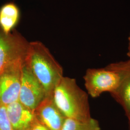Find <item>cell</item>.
Segmentation results:
<instances>
[{
	"instance_id": "obj_13",
	"label": "cell",
	"mask_w": 130,
	"mask_h": 130,
	"mask_svg": "<svg viewBox=\"0 0 130 130\" xmlns=\"http://www.w3.org/2000/svg\"><path fill=\"white\" fill-rule=\"evenodd\" d=\"M29 130H49L45 126L42 124L39 121H37L34 124V125L31 127Z\"/></svg>"
},
{
	"instance_id": "obj_3",
	"label": "cell",
	"mask_w": 130,
	"mask_h": 130,
	"mask_svg": "<svg viewBox=\"0 0 130 130\" xmlns=\"http://www.w3.org/2000/svg\"><path fill=\"white\" fill-rule=\"evenodd\" d=\"M29 43L16 29L9 33L0 30V72L14 63L25 60Z\"/></svg>"
},
{
	"instance_id": "obj_2",
	"label": "cell",
	"mask_w": 130,
	"mask_h": 130,
	"mask_svg": "<svg viewBox=\"0 0 130 130\" xmlns=\"http://www.w3.org/2000/svg\"><path fill=\"white\" fill-rule=\"evenodd\" d=\"M53 98L66 118L85 121L92 118L88 94L79 87L75 79L64 76L55 89Z\"/></svg>"
},
{
	"instance_id": "obj_14",
	"label": "cell",
	"mask_w": 130,
	"mask_h": 130,
	"mask_svg": "<svg viewBox=\"0 0 130 130\" xmlns=\"http://www.w3.org/2000/svg\"><path fill=\"white\" fill-rule=\"evenodd\" d=\"M128 41H129V46H128V52L127 54V55L130 57V33L129 35V36L128 37Z\"/></svg>"
},
{
	"instance_id": "obj_5",
	"label": "cell",
	"mask_w": 130,
	"mask_h": 130,
	"mask_svg": "<svg viewBox=\"0 0 130 130\" xmlns=\"http://www.w3.org/2000/svg\"><path fill=\"white\" fill-rule=\"evenodd\" d=\"M25 61L14 63L0 72V105L6 107L19 100Z\"/></svg>"
},
{
	"instance_id": "obj_9",
	"label": "cell",
	"mask_w": 130,
	"mask_h": 130,
	"mask_svg": "<svg viewBox=\"0 0 130 130\" xmlns=\"http://www.w3.org/2000/svg\"><path fill=\"white\" fill-rule=\"evenodd\" d=\"M11 124L14 130H29L37 121L34 111L19 101L6 107Z\"/></svg>"
},
{
	"instance_id": "obj_10",
	"label": "cell",
	"mask_w": 130,
	"mask_h": 130,
	"mask_svg": "<svg viewBox=\"0 0 130 130\" xmlns=\"http://www.w3.org/2000/svg\"><path fill=\"white\" fill-rule=\"evenodd\" d=\"M21 19V12L14 2L5 3L0 7V30L5 33L12 32Z\"/></svg>"
},
{
	"instance_id": "obj_15",
	"label": "cell",
	"mask_w": 130,
	"mask_h": 130,
	"mask_svg": "<svg viewBox=\"0 0 130 130\" xmlns=\"http://www.w3.org/2000/svg\"><path fill=\"white\" fill-rule=\"evenodd\" d=\"M129 121V130H130V120L128 121Z\"/></svg>"
},
{
	"instance_id": "obj_6",
	"label": "cell",
	"mask_w": 130,
	"mask_h": 130,
	"mask_svg": "<svg viewBox=\"0 0 130 130\" xmlns=\"http://www.w3.org/2000/svg\"><path fill=\"white\" fill-rule=\"evenodd\" d=\"M46 97L45 91L41 84L25 61L22 66L18 101L34 111L35 108Z\"/></svg>"
},
{
	"instance_id": "obj_12",
	"label": "cell",
	"mask_w": 130,
	"mask_h": 130,
	"mask_svg": "<svg viewBox=\"0 0 130 130\" xmlns=\"http://www.w3.org/2000/svg\"><path fill=\"white\" fill-rule=\"evenodd\" d=\"M0 130H14L11 124L5 106L0 105Z\"/></svg>"
},
{
	"instance_id": "obj_1",
	"label": "cell",
	"mask_w": 130,
	"mask_h": 130,
	"mask_svg": "<svg viewBox=\"0 0 130 130\" xmlns=\"http://www.w3.org/2000/svg\"><path fill=\"white\" fill-rule=\"evenodd\" d=\"M26 63L44 89L46 96L54 91L64 77L62 67L42 42H29Z\"/></svg>"
},
{
	"instance_id": "obj_8",
	"label": "cell",
	"mask_w": 130,
	"mask_h": 130,
	"mask_svg": "<svg viewBox=\"0 0 130 130\" xmlns=\"http://www.w3.org/2000/svg\"><path fill=\"white\" fill-rule=\"evenodd\" d=\"M36 118L49 130H62L66 118L56 106L53 95L45 98L34 110Z\"/></svg>"
},
{
	"instance_id": "obj_11",
	"label": "cell",
	"mask_w": 130,
	"mask_h": 130,
	"mask_svg": "<svg viewBox=\"0 0 130 130\" xmlns=\"http://www.w3.org/2000/svg\"><path fill=\"white\" fill-rule=\"evenodd\" d=\"M62 130H101V127L98 121L92 117L85 121L66 118Z\"/></svg>"
},
{
	"instance_id": "obj_7",
	"label": "cell",
	"mask_w": 130,
	"mask_h": 130,
	"mask_svg": "<svg viewBox=\"0 0 130 130\" xmlns=\"http://www.w3.org/2000/svg\"><path fill=\"white\" fill-rule=\"evenodd\" d=\"M106 67L119 75V84L112 96L123 108L128 121L130 120V59L110 63Z\"/></svg>"
},
{
	"instance_id": "obj_4",
	"label": "cell",
	"mask_w": 130,
	"mask_h": 130,
	"mask_svg": "<svg viewBox=\"0 0 130 130\" xmlns=\"http://www.w3.org/2000/svg\"><path fill=\"white\" fill-rule=\"evenodd\" d=\"M87 93L92 98L99 97L103 93H114L119 84L116 72L106 67L100 69H89L84 76Z\"/></svg>"
}]
</instances>
